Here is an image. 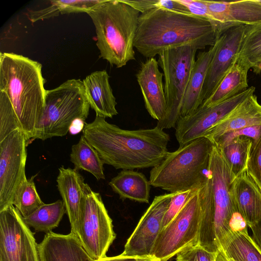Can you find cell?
Here are the masks:
<instances>
[{"label": "cell", "mask_w": 261, "mask_h": 261, "mask_svg": "<svg viewBox=\"0 0 261 261\" xmlns=\"http://www.w3.org/2000/svg\"><path fill=\"white\" fill-rule=\"evenodd\" d=\"M82 132L104 164L116 169L153 168L169 152L170 136L157 126L123 129L96 115L92 122L85 123Z\"/></svg>", "instance_id": "1"}, {"label": "cell", "mask_w": 261, "mask_h": 261, "mask_svg": "<svg viewBox=\"0 0 261 261\" xmlns=\"http://www.w3.org/2000/svg\"><path fill=\"white\" fill-rule=\"evenodd\" d=\"M219 38L212 24L203 18L155 8L140 15L134 47L149 59L185 45L204 49Z\"/></svg>", "instance_id": "2"}, {"label": "cell", "mask_w": 261, "mask_h": 261, "mask_svg": "<svg viewBox=\"0 0 261 261\" xmlns=\"http://www.w3.org/2000/svg\"><path fill=\"white\" fill-rule=\"evenodd\" d=\"M44 83L40 63L13 53H1L0 91L9 99L28 144L34 140L43 112Z\"/></svg>", "instance_id": "3"}, {"label": "cell", "mask_w": 261, "mask_h": 261, "mask_svg": "<svg viewBox=\"0 0 261 261\" xmlns=\"http://www.w3.org/2000/svg\"><path fill=\"white\" fill-rule=\"evenodd\" d=\"M87 14L95 28L100 58L117 68L135 60L138 11L122 0H102Z\"/></svg>", "instance_id": "4"}, {"label": "cell", "mask_w": 261, "mask_h": 261, "mask_svg": "<svg viewBox=\"0 0 261 261\" xmlns=\"http://www.w3.org/2000/svg\"><path fill=\"white\" fill-rule=\"evenodd\" d=\"M214 146L208 139L201 137L168 152L150 170V185L169 193L197 187L206 177Z\"/></svg>", "instance_id": "5"}, {"label": "cell", "mask_w": 261, "mask_h": 261, "mask_svg": "<svg viewBox=\"0 0 261 261\" xmlns=\"http://www.w3.org/2000/svg\"><path fill=\"white\" fill-rule=\"evenodd\" d=\"M90 107L80 79L68 80L46 90L43 112L33 140L65 136L75 121L86 122Z\"/></svg>", "instance_id": "6"}, {"label": "cell", "mask_w": 261, "mask_h": 261, "mask_svg": "<svg viewBox=\"0 0 261 261\" xmlns=\"http://www.w3.org/2000/svg\"><path fill=\"white\" fill-rule=\"evenodd\" d=\"M212 187L211 176L207 172L196 193L160 231L150 258L155 261H167L187 247L197 244L202 203Z\"/></svg>", "instance_id": "7"}, {"label": "cell", "mask_w": 261, "mask_h": 261, "mask_svg": "<svg viewBox=\"0 0 261 261\" xmlns=\"http://www.w3.org/2000/svg\"><path fill=\"white\" fill-rule=\"evenodd\" d=\"M198 49L195 46L185 45L159 55V65L164 74L167 110L156 126L163 130L175 127L180 117L182 102Z\"/></svg>", "instance_id": "8"}, {"label": "cell", "mask_w": 261, "mask_h": 261, "mask_svg": "<svg viewBox=\"0 0 261 261\" xmlns=\"http://www.w3.org/2000/svg\"><path fill=\"white\" fill-rule=\"evenodd\" d=\"M207 172L212 185L215 244L219 250L230 237L229 223L239 212L231 193V183L236 176L221 149L215 145L211 153Z\"/></svg>", "instance_id": "9"}, {"label": "cell", "mask_w": 261, "mask_h": 261, "mask_svg": "<svg viewBox=\"0 0 261 261\" xmlns=\"http://www.w3.org/2000/svg\"><path fill=\"white\" fill-rule=\"evenodd\" d=\"M84 190L79 239L88 254L93 259L98 260L107 256L116 234L100 194L94 191L87 183Z\"/></svg>", "instance_id": "10"}, {"label": "cell", "mask_w": 261, "mask_h": 261, "mask_svg": "<svg viewBox=\"0 0 261 261\" xmlns=\"http://www.w3.org/2000/svg\"><path fill=\"white\" fill-rule=\"evenodd\" d=\"M19 129L0 141V212L13 205L19 187L27 180L25 164L28 145Z\"/></svg>", "instance_id": "11"}, {"label": "cell", "mask_w": 261, "mask_h": 261, "mask_svg": "<svg viewBox=\"0 0 261 261\" xmlns=\"http://www.w3.org/2000/svg\"><path fill=\"white\" fill-rule=\"evenodd\" d=\"M37 244L13 205L0 212V261H40Z\"/></svg>", "instance_id": "12"}, {"label": "cell", "mask_w": 261, "mask_h": 261, "mask_svg": "<svg viewBox=\"0 0 261 261\" xmlns=\"http://www.w3.org/2000/svg\"><path fill=\"white\" fill-rule=\"evenodd\" d=\"M255 89L254 87H250L221 102L210 107L200 106L192 113L180 117L175 127V137L179 147L203 137L211 127L253 95Z\"/></svg>", "instance_id": "13"}, {"label": "cell", "mask_w": 261, "mask_h": 261, "mask_svg": "<svg viewBox=\"0 0 261 261\" xmlns=\"http://www.w3.org/2000/svg\"><path fill=\"white\" fill-rule=\"evenodd\" d=\"M174 193L155 196L127 239L122 255L141 258L150 257L162 223Z\"/></svg>", "instance_id": "14"}, {"label": "cell", "mask_w": 261, "mask_h": 261, "mask_svg": "<svg viewBox=\"0 0 261 261\" xmlns=\"http://www.w3.org/2000/svg\"><path fill=\"white\" fill-rule=\"evenodd\" d=\"M244 30V25L235 26L221 36L220 42L208 69L203 89V101L211 96L237 61Z\"/></svg>", "instance_id": "15"}, {"label": "cell", "mask_w": 261, "mask_h": 261, "mask_svg": "<svg viewBox=\"0 0 261 261\" xmlns=\"http://www.w3.org/2000/svg\"><path fill=\"white\" fill-rule=\"evenodd\" d=\"M159 67L155 57L149 58L141 63L136 74L145 107L151 117L158 121L164 117L167 110L164 74Z\"/></svg>", "instance_id": "16"}, {"label": "cell", "mask_w": 261, "mask_h": 261, "mask_svg": "<svg viewBox=\"0 0 261 261\" xmlns=\"http://www.w3.org/2000/svg\"><path fill=\"white\" fill-rule=\"evenodd\" d=\"M57 188L64 202L71 232L80 237V222L85 199L83 176L74 168L59 169Z\"/></svg>", "instance_id": "17"}, {"label": "cell", "mask_w": 261, "mask_h": 261, "mask_svg": "<svg viewBox=\"0 0 261 261\" xmlns=\"http://www.w3.org/2000/svg\"><path fill=\"white\" fill-rule=\"evenodd\" d=\"M205 2L213 17L226 31L235 26L261 22V3L258 0Z\"/></svg>", "instance_id": "18"}, {"label": "cell", "mask_w": 261, "mask_h": 261, "mask_svg": "<svg viewBox=\"0 0 261 261\" xmlns=\"http://www.w3.org/2000/svg\"><path fill=\"white\" fill-rule=\"evenodd\" d=\"M40 261H95L85 250L79 237L53 231L46 233L37 244Z\"/></svg>", "instance_id": "19"}, {"label": "cell", "mask_w": 261, "mask_h": 261, "mask_svg": "<svg viewBox=\"0 0 261 261\" xmlns=\"http://www.w3.org/2000/svg\"><path fill=\"white\" fill-rule=\"evenodd\" d=\"M231 193L238 212L249 228L261 219V190L247 170L234 178Z\"/></svg>", "instance_id": "20"}, {"label": "cell", "mask_w": 261, "mask_h": 261, "mask_svg": "<svg viewBox=\"0 0 261 261\" xmlns=\"http://www.w3.org/2000/svg\"><path fill=\"white\" fill-rule=\"evenodd\" d=\"M261 125V105L253 94L238 105L211 127L203 137L211 142L223 134L250 126Z\"/></svg>", "instance_id": "21"}, {"label": "cell", "mask_w": 261, "mask_h": 261, "mask_svg": "<svg viewBox=\"0 0 261 261\" xmlns=\"http://www.w3.org/2000/svg\"><path fill=\"white\" fill-rule=\"evenodd\" d=\"M109 78L107 71L103 70L92 72L82 81L90 108L96 115L105 118L118 114L116 98Z\"/></svg>", "instance_id": "22"}, {"label": "cell", "mask_w": 261, "mask_h": 261, "mask_svg": "<svg viewBox=\"0 0 261 261\" xmlns=\"http://www.w3.org/2000/svg\"><path fill=\"white\" fill-rule=\"evenodd\" d=\"M221 41V36L207 51H200L195 60L180 110V117L195 111L203 102V89L208 69Z\"/></svg>", "instance_id": "23"}, {"label": "cell", "mask_w": 261, "mask_h": 261, "mask_svg": "<svg viewBox=\"0 0 261 261\" xmlns=\"http://www.w3.org/2000/svg\"><path fill=\"white\" fill-rule=\"evenodd\" d=\"M120 199L148 203L150 184L146 176L133 170H122L109 183Z\"/></svg>", "instance_id": "24"}, {"label": "cell", "mask_w": 261, "mask_h": 261, "mask_svg": "<svg viewBox=\"0 0 261 261\" xmlns=\"http://www.w3.org/2000/svg\"><path fill=\"white\" fill-rule=\"evenodd\" d=\"M249 69L237 61L228 70L211 96L200 106L210 107L229 99L247 89Z\"/></svg>", "instance_id": "25"}, {"label": "cell", "mask_w": 261, "mask_h": 261, "mask_svg": "<svg viewBox=\"0 0 261 261\" xmlns=\"http://www.w3.org/2000/svg\"><path fill=\"white\" fill-rule=\"evenodd\" d=\"M70 160L74 165L75 170L86 171L98 180L105 179L104 163L96 150L83 135L77 143L72 146Z\"/></svg>", "instance_id": "26"}, {"label": "cell", "mask_w": 261, "mask_h": 261, "mask_svg": "<svg viewBox=\"0 0 261 261\" xmlns=\"http://www.w3.org/2000/svg\"><path fill=\"white\" fill-rule=\"evenodd\" d=\"M102 0L50 1L47 7L39 10H29L26 13L32 23L57 16L59 14L87 13Z\"/></svg>", "instance_id": "27"}, {"label": "cell", "mask_w": 261, "mask_h": 261, "mask_svg": "<svg viewBox=\"0 0 261 261\" xmlns=\"http://www.w3.org/2000/svg\"><path fill=\"white\" fill-rule=\"evenodd\" d=\"M66 213L63 200L51 203H44L31 215L22 217L24 223L35 231L47 233L58 227Z\"/></svg>", "instance_id": "28"}, {"label": "cell", "mask_w": 261, "mask_h": 261, "mask_svg": "<svg viewBox=\"0 0 261 261\" xmlns=\"http://www.w3.org/2000/svg\"><path fill=\"white\" fill-rule=\"evenodd\" d=\"M221 250L228 258L236 261H261V253L249 233L233 234L225 241Z\"/></svg>", "instance_id": "29"}, {"label": "cell", "mask_w": 261, "mask_h": 261, "mask_svg": "<svg viewBox=\"0 0 261 261\" xmlns=\"http://www.w3.org/2000/svg\"><path fill=\"white\" fill-rule=\"evenodd\" d=\"M261 60V22L244 25L237 61L249 69Z\"/></svg>", "instance_id": "30"}, {"label": "cell", "mask_w": 261, "mask_h": 261, "mask_svg": "<svg viewBox=\"0 0 261 261\" xmlns=\"http://www.w3.org/2000/svg\"><path fill=\"white\" fill-rule=\"evenodd\" d=\"M252 143L251 138L240 136L220 148L236 177L247 169Z\"/></svg>", "instance_id": "31"}, {"label": "cell", "mask_w": 261, "mask_h": 261, "mask_svg": "<svg viewBox=\"0 0 261 261\" xmlns=\"http://www.w3.org/2000/svg\"><path fill=\"white\" fill-rule=\"evenodd\" d=\"M34 177L27 178L16 191L13 205L22 217L28 216L44 203L40 197L34 181Z\"/></svg>", "instance_id": "32"}, {"label": "cell", "mask_w": 261, "mask_h": 261, "mask_svg": "<svg viewBox=\"0 0 261 261\" xmlns=\"http://www.w3.org/2000/svg\"><path fill=\"white\" fill-rule=\"evenodd\" d=\"M19 129L12 106L6 94L0 91V141Z\"/></svg>", "instance_id": "33"}, {"label": "cell", "mask_w": 261, "mask_h": 261, "mask_svg": "<svg viewBox=\"0 0 261 261\" xmlns=\"http://www.w3.org/2000/svg\"><path fill=\"white\" fill-rule=\"evenodd\" d=\"M178 1L187 7L192 14L208 21L212 24L218 38L226 32L223 27L213 17L205 1L178 0Z\"/></svg>", "instance_id": "34"}, {"label": "cell", "mask_w": 261, "mask_h": 261, "mask_svg": "<svg viewBox=\"0 0 261 261\" xmlns=\"http://www.w3.org/2000/svg\"><path fill=\"white\" fill-rule=\"evenodd\" d=\"M200 184L196 188L174 193L168 208L164 216L161 229L175 217L188 200L196 193Z\"/></svg>", "instance_id": "35"}, {"label": "cell", "mask_w": 261, "mask_h": 261, "mask_svg": "<svg viewBox=\"0 0 261 261\" xmlns=\"http://www.w3.org/2000/svg\"><path fill=\"white\" fill-rule=\"evenodd\" d=\"M245 136L250 138L252 142L257 141L261 137V125L246 127L225 133L212 141L218 148H222L234 139Z\"/></svg>", "instance_id": "36"}, {"label": "cell", "mask_w": 261, "mask_h": 261, "mask_svg": "<svg viewBox=\"0 0 261 261\" xmlns=\"http://www.w3.org/2000/svg\"><path fill=\"white\" fill-rule=\"evenodd\" d=\"M246 170L261 190V137L252 142Z\"/></svg>", "instance_id": "37"}, {"label": "cell", "mask_w": 261, "mask_h": 261, "mask_svg": "<svg viewBox=\"0 0 261 261\" xmlns=\"http://www.w3.org/2000/svg\"><path fill=\"white\" fill-rule=\"evenodd\" d=\"M217 253L210 252L198 244L190 246L176 254V261H215Z\"/></svg>", "instance_id": "38"}, {"label": "cell", "mask_w": 261, "mask_h": 261, "mask_svg": "<svg viewBox=\"0 0 261 261\" xmlns=\"http://www.w3.org/2000/svg\"><path fill=\"white\" fill-rule=\"evenodd\" d=\"M155 8L177 13L192 14L188 8L180 3L178 0H158Z\"/></svg>", "instance_id": "39"}, {"label": "cell", "mask_w": 261, "mask_h": 261, "mask_svg": "<svg viewBox=\"0 0 261 261\" xmlns=\"http://www.w3.org/2000/svg\"><path fill=\"white\" fill-rule=\"evenodd\" d=\"M122 1L142 14L150 10L155 9L158 0Z\"/></svg>", "instance_id": "40"}, {"label": "cell", "mask_w": 261, "mask_h": 261, "mask_svg": "<svg viewBox=\"0 0 261 261\" xmlns=\"http://www.w3.org/2000/svg\"><path fill=\"white\" fill-rule=\"evenodd\" d=\"M249 228L251 232L250 238L257 248L261 252V219Z\"/></svg>", "instance_id": "41"}, {"label": "cell", "mask_w": 261, "mask_h": 261, "mask_svg": "<svg viewBox=\"0 0 261 261\" xmlns=\"http://www.w3.org/2000/svg\"><path fill=\"white\" fill-rule=\"evenodd\" d=\"M143 258H145L126 256L121 254L115 256H106L98 260H95V261H140Z\"/></svg>", "instance_id": "42"}, {"label": "cell", "mask_w": 261, "mask_h": 261, "mask_svg": "<svg viewBox=\"0 0 261 261\" xmlns=\"http://www.w3.org/2000/svg\"><path fill=\"white\" fill-rule=\"evenodd\" d=\"M86 123L81 120L75 121L70 128L69 133L71 134H76L80 133L82 130H83Z\"/></svg>", "instance_id": "43"}, {"label": "cell", "mask_w": 261, "mask_h": 261, "mask_svg": "<svg viewBox=\"0 0 261 261\" xmlns=\"http://www.w3.org/2000/svg\"><path fill=\"white\" fill-rule=\"evenodd\" d=\"M215 261H229V260L223 250L220 249L217 252Z\"/></svg>", "instance_id": "44"}, {"label": "cell", "mask_w": 261, "mask_h": 261, "mask_svg": "<svg viewBox=\"0 0 261 261\" xmlns=\"http://www.w3.org/2000/svg\"><path fill=\"white\" fill-rule=\"evenodd\" d=\"M252 68L254 73L258 74L261 73V60L255 64Z\"/></svg>", "instance_id": "45"}, {"label": "cell", "mask_w": 261, "mask_h": 261, "mask_svg": "<svg viewBox=\"0 0 261 261\" xmlns=\"http://www.w3.org/2000/svg\"><path fill=\"white\" fill-rule=\"evenodd\" d=\"M140 261H155V260H153V259H152L150 257H148V258H143V259H142Z\"/></svg>", "instance_id": "46"}, {"label": "cell", "mask_w": 261, "mask_h": 261, "mask_svg": "<svg viewBox=\"0 0 261 261\" xmlns=\"http://www.w3.org/2000/svg\"><path fill=\"white\" fill-rule=\"evenodd\" d=\"M228 259H229V261H236V260L231 259H229V258H228Z\"/></svg>", "instance_id": "47"}, {"label": "cell", "mask_w": 261, "mask_h": 261, "mask_svg": "<svg viewBox=\"0 0 261 261\" xmlns=\"http://www.w3.org/2000/svg\"><path fill=\"white\" fill-rule=\"evenodd\" d=\"M258 1L261 3V0H258Z\"/></svg>", "instance_id": "48"}, {"label": "cell", "mask_w": 261, "mask_h": 261, "mask_svg": "<svg viewBox=\"0 0 261 261\" xmlns=\"http://www.w3.org/2000/svg\"><path fill=\"white\" fill-rule=\"evenodd\" d=\"M259 252H260V251H259ZM260 252V253H261V252Z\"/></svg>", "instance_id": "49"}]
</instances>
